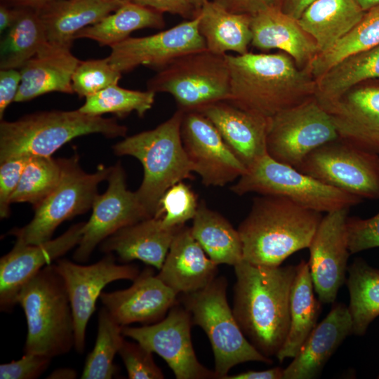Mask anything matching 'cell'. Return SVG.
Wrapping results in <instances>:
<instances>
[{
  "mask_svg": "<svg viewBox=\"0 0 379 379\" xmlns=\"http://www.w3.org/2000/svg\"><path fill=\"white\" fill-rule=\"evenodd\" d=\"M184 112L178 109L155 128L127 137L113 146L117 156H132L142 164L143 178L135 191L149 218L168 189L192 178V166L182 145L180 127Z\"/></svg>",
  "mask_w": 379,
  "mask_h": 379,
  "instance_id": "cell-4",
  "label": "cell"
},
{
  "mask_svg": "<svg viewBox=\"0 0 379 379\" xmlns=\"http://www.w3.org/2000/svg\"><path fill=\"white\" fill-rule=\"evenodd\" d=\"M316 0H276L275 6L284 13L298 20L303 11Z\"/></svg>",
  "mask_w": 379,
  "mask_h": 379,
  "instance_id": "cell-50",
  "label": "cell"
},
{
  "mask_svg": "<svg viewBox=\"0 0 379 379\" xmlns=\"http://www.w3.org/2000/svg\"><path fill=\"white\" fill-rule=\"evenodd\" d=\"M364 13L354 0H316L298 22L324 53L350 32Z\"/></svg>",
  "mask_w": 379,
  "mask_h": 379,
  "instance_id": "cell-30",
  "label": "cell"
},
{
  "mask_svg": "<svg viewBox=\"0 0 379 379\" xmlns=\"http://www.w3.org/2000/svg\"><path fill=\"white\" fill-rule=\"evenodd\" d=\"M21 81L18 69H0V119L2 120L8 106L15 102Z\"/></svg>",
  "mask_w": 379,
  "mask_h": 379,
  "instance_id": "cell-47",
  "label": "cell"
},
{
  "mask_svg": "<svg viewBox=\"0 0 379 379\" xmlns=\"http://www.w3.org/2000/svg\"><path fill=\"white\" fill-rule=\"evenodd\" d=\"M125 126L114 118L92 116L79 109L46 111L0 123V163L19 157H51L63 145L84 135L124 137Z\"/></svg>",
  "mask_w": 379,
  "mask_h": 379,
  "instance_id": "cell-5",
  "label": "cell"
},
{
  "mask_svg": "<svg viewBox=\"0 0 379 379\" xmlns=\"http://www.w3.org/2000/svg\"><path fill=\"white\" fill-rule=\"evenodd\" d=\"M107 180V190L95 197L92 214L85 222L81 241L73 255L77 262H86L95 248L119 230L149 218L135 192L127 188L120 163L111 167Z\"/></svg>",
  "mask_w": 379,
  "mask_h": 379,
  "instance_id": "cell-15",
  "label": "cell"
},
{
  "mask_svg": "<svg viewBox=\"0 0 379 379\" xmlns=\"http://www.w3.org/2000/svg\"><path fill=\"white\" fill-rule=\"evenodd\" d=\"M121 73L114 69L108 58L79 61L72 78L74 93L86 98L118 84Z\"/></svg>",
  "mask_w": 379,
  "mask_h": 379,
  "instance_id": "cell-42",
  "label": "cell"
},
{
  "mask_svg": "<svg viewBox=\"0 0 379 379\" xmlns=\"http://www.w3.org/2000/svg\"><path fill=\"white\" fill-rule=\"evenodd\" d=\"M147 90L166 93L184 112H200L230 98V72L226 55L207 49L182 55L147 81Z\"/></svg>",
  "mask_w": 379,
  "mask_h": 379,
  "instance_id": "cell-8",
  "label": "cell"
},
{
  "mask_svg": "<svg viewBox=\"0 0 379 379\" xmlns=\"http://www.w3.org/2000/svg\"><path fill=\"white\" fill-rule=\"evenodd\" d=\"M227 286L225 277H216L205 288L181 295L192 325L201 327L210 341L215 358L214 371L222 379L232 367L241 363H272L241 330L227 300Z\"/></svg>",
  "mask_w": 379,
  "mask_h": 379,
  "instance_id": "cell-7",
  "label": "cell"
},
{
  "mask_svg": "<svg viewBox=\"0 0 379 379\" xmlns=\"http://www.w3.org/2000/svg\"><path fill=\"white\" fill-rule=\"evenodd\" d=\"M130 379H162L164 375L153 359L152 352L138 342L124 340L118 353Z\"/></svg>",
  "mask_w": 379,
  "mask_h": 379,
  "instance_id": "cell-43",
  "label": "cell"
},
{
  "mask_svg": "<svg viewBox=\"0 0 379 379\" xmlns=\"http://www.w3.org/2000/svg\"><path fill=\"white\" fill-rule=\"evenodd\" d=\"M61 175L53 192L34 208L32 220L9 234L27 244H39L51 239L56 228L65 220L88 211L98 194V185L107 180L111 167L98 166L93 173L84 171L78 157L60 159Z\"/></svg>",
  "mask_w": 379,
  "mask_h": 379,
  "instance_id": "cell-10",
  "label": "cell"
},
{
  "mask_svg": "<svg viewBox=\"0 0 379 379\" xmlns=\"http://www.w3.org/2000/svg\"><path fill=\"white\" fill-rule=\"evenodd\" d=\"M25 313L27 334L25 353L51 358L67 354L74 347V322L65 281L56 265L43 267L17 296Z\"/></svg>",
  "mask_w": 379,
  "mask_h": 379,
  "instance_id": "cell-6",
  "label": "cell"
},
{
  "mask_svg": "<svg viewBox=\"0 0 379 379\" xmlns=\"http://www.w3.org/2000/svg\"><path fill=\"white\" fill-rule=\"evenodd\" d=\"M84 225V222L77 223L57 238L39 244L16 239L13 248L0 259L1 311L12 310L25 284L43 267L78 246Z\"/></svg>",
  "mask_w": 379,
  "mask_h": 379,
  "instance_id": "cell-19",
  "label": "cell"
},
{
  "mask_svg": "<svg viewBox=\"0 0 379 379\" xmlns=\"http://www.w3.org/2000/svg\"><path fill=\"white\" fill-rule=\"evenodd\" d=\"M52 358L36 353H25L18 360L0 365L1 379H35L48 368Z\"/></svg>",
  "mask_w": 379,
  "mask_h": 379,
  "instance_id": "cell-46",
  "label": "cell"
},
{
  "mask_svg": "<svg viewBox=\"0 0 379 379\" xmlns=\"http://www.w3.org/2000/svg\"><path fill=\"white\" fill-rule=\"evenodd\" d=\"M350 208L326 213L312 238L308 265L318 299L333 303L345 281L347 261L351 254L346 222Z\"/></svg>",
  "mask_w": 379,
  "mask_h": 379,
  "instance_id": "cell-18",
  "label": "cell"
},
{
  "mask_svg": "<svg viewBox=\"0 0 379 379\" xmlns=\"http://www.w3.org/2000/svg\"><path fill=\"white\" fill-rule=\"evenodd\" d=\"M100 299L121 326L133 323L154 324L164 318L176 304L177 294L146 268L128 288L102 292Z\"/></svg>",
  "mask_w": 379,
  "mask_h": 379,
  "instance_id": "cell-20",
  "label": "cell"
},
{
  "mask_svg": "<svg viewBox=\"0 0 379 379\" xmlns=\"http://www.w3.org/2000/svg\"><path fill=\"white\" fill-rule=\"evenodd\" d=\"M190 314L184 307H172L166 317L151 325L122 326L129 337L164 359L177 379L218 378L196 357L191 339Z\"/></svg>",
  "mask_w": 379,
  "mask_h": 379,
  "instance_id": "cell-13",
  "label": "cell"
},
{
  "mask_svg": "<svg viewBox=\"0 0 379 379\" xmlns=\"http://www.w3.org/2000/svg\"><path fill=\"white\" fill-rule=\"evenodd\" d=\"M217 273L218 265L194 238L191 228L184 225L176 232L157 276L178 295L205 288Z\"/></svg>",
  "mask_w": 379,
  "mask_h": 379,
  "instance_id": "cell-24",
  "label": "cell"
},
{
  "mask_svg": "<svg viewBox=\"0 0 379 379\" xmlns=\"http://www.w3.org/2000/svg\"><path fill=\"white\" fill-rule=\"evenodd\" d=\"M230 72L228 102L267 118L313 97L316 81L307 68L276 53L226 54Z\"/></svg>",
  "mask_w": 379,
  "mask_h": 379,
  "instance_id": "cell-2",
  "label": "cell"
},
{
  "mask_svg": "<svg viewBox=\"0 0 379 379\" xmlns=\"http://www.w3.org/2000/svg\"><path fill=\"white\" fill-rule=\"evenodd\" d=\"M198 29L208 51L218 55L248 52L251 15L233 13L214 1H206L199 13Z\"/></svg>",
  "mask_w": 379,
  "mask_h": 379,
  "instance_id": "cell-29",
  "label": "cell"
},
{
  "mask_svg": "<svg viewBox=\"0 0 379 379\" xmlns=\"http://www.w3.org/2000/svg\"><path fill=\"white\" fill-rule=\"evenodd\" d=\"M322 218V213L283 197L255 198L237 229L243 260L253 265L280 266L291 255L310 246Z\"/></svg>",
  "mask_w": 379,
  "mask_h": 379,
  "instance_id": "cell-3",
  "label": "cell"
},
{
  "mask_svg": "<svg viewBox=\"0 0 379 379\" xmlns=\"http://www.w3.org/2000/svg\"><path fill=\"white\" fill-rule=\"evenodd\" d=\"M378 378L379 379V375H378Z\"/></svg>",
  "mask_w": 379,
  "mask_h": 379,
  "instance_id": "cell-57",
  "label": "cell"
},
{
  "mask_svg": "<svg viewBox=\"0 0 379 379\" xmlns=\"http://www.w3.org/2000/svg\"><path fill=\"white\" fill-rule=\"evenodd\" d=\"M20 11L18 8H11L5 4L0 6V32L7 31L15 22Z\"/></svg>",
  "mask_w": 379,
  "mask_h": 379,
  "instance_id": "cell-51",
  "label": "cell"
},
{
  "mask_svg": "<svg viewBox=\"0 0 379 379\" xmlns=\"http://www.w3.org/2000/svg\"><path fill=\"white\" fill-rule=\"evenodd\" d=\"M155 93L126 89L111 85L96 93L86 98L84 104L78 109L92 116H102L111 113L124 117L132 112L142 117L154 102Z\"/></svg>",
  "mask_w": 379,
  "mask_h": 379,
  "instance_id": "cell-39",
  "label": "cell"
},
{
  "mask_svg": "<svg viewBox=\"0 0 379 379\" xmlns=\"http://www.w3.org/2000/svg\"><path fill=\"white\" fill-rule=\"evenodd\" d=\"M198 206L197 197L194 191L180 181L164 194L154 216L159 217L166 227L179 228L194 218Z\"/></svg>",
  "mask_w": 379,
  "mask_h": 379,
  "instance_id": "cell-41",
  "label": "cell"
},
{
  "mask_svg": "<svg viewBox=\"0 0 379 379\" xmlns=\"http://www.w3.org/2000/svg\"><path fill=\"white\" fill-rule=\"evenodd\" d=\"M199 112L214 124L246 170L267 154L270 118L244 110L227 101L208 105Z\"/></svg>",
  "mask_w": 379,
  "mask_h": 379,
  "instance_id": "cell-22",
  "label": "cell"
},
{
  "mask_svg": "<svg viewBox=\"0 0 379 379\" xmlns=\"http://www.w3.org/2000/svg\"><path fill=\"white\" fill-rule=\"evenodd\" d=\"M55 265L65 281L72 310L74 348L79 354H83L86 326L102 289L117 280L133 281L140 271L135 265L117 264L112 253H107L100 260L89 265H79L67 259H58Z\"/></svg>",
  "mask_w": 379,
  "mask_h": 379,
  "instance_id": "cell-14",
  "label": "cell"
},
{
  "mask_svg": "<svg viewBox=\"0 0 379 379\" xmlns=\"http://www.w3.org/2000/svg\"><path fill=\"white\" fill-rule=\"evenodd\" d=\"M230 189L240 196L255 192L283 197L305 208L326 213L350 208L363 200L280 163L268 154L248 168Z\"/></svg>",
  "mask_w": 379,
  "mask_h": 379,
  "instance_id": "cell-9",
  "label": "cell"
},
{
  "mask_svg": "<svg viewBox=\"0 0 379 379\" xmlns=\"http://www.w3.org/2000/svg\"><path fill=\"white\" fill-rule=\"evenodd\" d=\"M379 79V45L350 55L315 79L314 97L323 107L352 88Z\"/></svg>",
  "mask_w": 379,
  "mask_h": 379,
  "instance_id": "cell-32",
  "label": "cell"
},
{
  "mask_svg": "<svg viewBox=\"0 0 379 379\" xmlns=\"http://www.w3.org/2000/svg\"><path fill=\"white\" fill-rule=\"evenodd\" d=\"M346 228L351 254L379 247V213L366 219L348 216Z\"/></svg>",
  "mask_w": 379,
  "mask_h": 379,
  "instance_id": "cell-44",
  "label": "cell"
},
{
  "mask_svg": "<svg viewBox=\"0 0 379 379\" xmlns=\"http://www.w3.org/2000/svg\"><path fill=\"white\" fill-rule=\"evenodd\" d=\"M232 312L249 342L267 357L277 356L290 327V295L296 265L234 266Z\"/></svg>",
  "mask_w": 379,
  "mask_h": 379,
  "instance_id": "cell-1",
  "label": "cell"
},
{
  "mask_svg": "<svg viewBox=\"0 0 379 379\" xmlns=\"http://www.w3.org/2000/svg\"><path fill=\"white\" fill-rule=\"evenodd\" d=\"M308 262L296 265V273L290 295V327L286 340L277 354L279 362L293 358L317 324L321 302L314 295Z\"/></svg>",
  "mask_w": 379,
  "mask_h": 379,
  "instance_id": "cell-31",
  "label": "cell"
},
{
  "mask_svg": "<svg viewBox=\"0 0 379 379\" xmlns=\"http://www.w3.org/2000/svg\"><path fill=\"white\" fill-rule=\"evenodd\" d=\"M190 228L194 238L216 265L234 266L243 260L238 230L219 213L208 208L204 202L199 204Z\"/></svg>",
  "mask_w": 379,
  "mask_h": 379,
  "instance_id": "cell-33",
  "label": "cell"
},
{
  "mask_svg": "<svg viewBox=\"0 0 379 379\" xmlns=\"http://www.w3.org/2000/svg\"><path fill=\"white\" fill-rule=\"evenodd\" d=\"M111 1L119 3L121 4H124L128 3V2H133L134 0H111Z\"/></svg>",
  "mask_w": 379,
  "mask_h": 379,
  "instance_id": "cell-56",
  "label": "cell"
},
{
  "mask_svg": "<svg viewBox=\"0 0 379 379\" xmlns=\"http://www.w3.org/2000/svg\"><path fill=\"white\" fill-rule=\"evenodd\" d=\"M98 320L95 346L86 357L82 379H111L117 372L114 359L124 340L122 326L105 307L100 310Z\"/></svg>",
  "mask_w": 379,
  "mask_h": 379,
  "instance_id": "cell-38",
  "label": "cell"
},
{
  "mask_svg": "<svg viewBox=\"0 0 379 379\" xmlns=\"http://www.w3.org/2000/svg\"><path fill=\"white\" fill-rule=\"evenodd\" d=\"M251 45L267 51L279 49L290 55L296 65L306 68L319 53L314 40L297 20L272 6L251 15Z\"/></svg>",
  "mask_w": 379,
  "mask_h": 379,
  "instance_id": "cell-25",
  "label": "cell"
},
{
  "mask_svg": "<svg viewBox=\"0 0 379 379\" xmlns=\"http://www.w3.org/2000/svg\"><path fill=\"white\" fill-rule=\"evenodd\" d=\"M37 11L21 8L13 25L0 44V69L21 68L48 44Z\"/></svg>",
  "mask_w": 379,
  "mask_h": 379,
  "instance_id": "cell-36",
  "label": "cell"
},
{
  "mask_svg": "<svg viewBox=\"0 0 379 379\" xmlns=\"http://www.w3.org/2000/svg\"><path fill=\"white\" fill-rule=\"evenodd\" d=\"M199 15L157 34L128 37L111 46L107 57L119 72H128L140 65L159 70L175 59L206 49L198 29Z\"/></svg>",
  "mask_w": 379,
  "mask_h": 379,
  "instance_id": "cell-16",
  "label": "cell"
},
{
  "mask_svg": "<svg viewBox=\"0 0 379 379\" xmlns=\"http://www.w3.org/2000/svg\"><path fill=\"white\" fill-rule=\"evenodd\" d=\"M77 376V371L69 368H60L53 371L47 378L50 379H74Z\"/></svg>",
  "mask_w": 379,
  "mask_h": 379,
  "instance_id": "cell-53",
  "label": "cell"
},
{
  "mask_svg": "<svg viewBox=\"0 0 379 379\" xmlns=\"http://www.w3.org/2000/svg\"><path fill=\"white\" fill-rule=\"evenodd\" d=\"M345 281L350 293L347 307L352 334L363 336L369 325L379 316V269L361 258L347 267Z\"/></svg>",
  "mask_w": 379,
  "mask_h": 379,
  "instance_id": "cell-35",
  "label": "cell"
},
{
  "mask_svg": "<svg viewBox=\"0 0 379 379\" xmlns=\"http://www.w3.org/2000/svg\"><path fill=\"white\" fill-rule=\"evenodd\" d=\"M208 0H190L191 4L194 6V8L196 9V11L199 13L201 7L204 5V4Z\"/></svg>",
  "mask_w": 379,
  "mask_h": 379,
  "instance_id": "cell-55",
  "label": "cell"
},
{
  "mask_svg": "<svg viewBox=\"0 0 379 379\" xmlns=\"http://www.w3.org/2000/svg\"><path fill=\"white\" fill-rule=\"evenodd\" d=\"M379 45V6L364 13L359 22L331 49L318 54L306 67L317 79L345 58Z\"/></svg>",
  "mask_w": 379,
  "mask_h": 379,
  "instance_id": "cell-37",
  "label": "cell"
},
{
  "mask_svg": "<svg viewBox=\"0 0 379 379\" xmlns=\"http://www.w3.org/2000/svg\"><path fill=\"white\" fill-rule=\"evenodd\" d=\"M284 369L274 367L262 371H248L235 375H227L223 379H281Z\"/></svg>",
  "mask_w": 379,
  "mask_h": 379,
  "instance_id": "cell-49",
  "label": "cell"
},
{
  "mask_svg": "<svg viewBox=\"0 0 379 379\" xmlns=\"http://www.w3.org/2000/svg\"><path fill=\"white\" fill-rule=\"evenodd\" d=\"M338 138L331 115L313 96L270 118L267 152L298 168L313 150Z\"/></svg>",
  "mask_w": 379,
  "mask_h": 379,
  "instance_id": "cell-11",
  "label": "cell"
},
{
  "mask_svg": "<svg viewBox=\"0 0 379 379\" xmlns=\"http://www.w3.org/2000/svg\"><path fill=\"white\" fill-rule=\"evenodd\" d=\"M133 2L160 13L168 12L189 20L198 14L190 0H134Z\"/></svg>",
  "mask_w": 379,
  "mask_h": 379,
  "instance_id": "cell-48",
  "label": "cell"
},
{
  "mask_svg": "<svg viewBox=\"0 0 379 379\" xmlns=\"http://www.w3.org/2000/svg\"><path fill=\"white\" fill-rule=\"evenodd\" d=\"M60 175V159L51 157H29L11 203H29L34 209L56 187Z\"/></svg>",
  "mask_w": 379,
  "mask_h": 379,
  "instance_id": "cell-40",
  "label": "cell"
},
{
  "mask_svg": "<svg viewBox=\"0 0 379 379\" xmlns=\"http://www.w3.org/2000/svg\"><path fill=\"white\" fill-rule=\"evenodd\" d=\"M297 169L362 199H379L378 154L361 149L343 138L313 150Z\"/></svg>",
  "mask_w": 379,
  "mask_h": 379,
  "instance_id": "cell-12",
  "label": "cell"
},
{
  "mask_svg": "<svg viewBox=\"0 0 379 379\" xmlns=\"http://www.w3.org/2000/svg\"><path fill=\"white\" fill-rule=\"evenodd\" d=\"M121 5L111 0H56L37 11L48 43L71 48L77 32L97 23Z\"/></svg>",
  "mask_w": 379,
  "mask_h": 379,
  "instance_id": "cell-28",
  "label": "cell"
},
{
  "mask_svg": "<svg viewBox=\"0 0 379 379\" xmlns=\"http://www.w3.org/2000/svg\"><path fill=\"white\" fill-rule=\"evenodd\" d=\"M79 61L69 48L49 43L20 68L15 102L29 101L52 92L74 93L72 78Z\"/></svg>",
  "mask_w": 379,
  "mask_h": 379,
  "instance_id": "cell-27",
  "label": "cell"
},
{
  "mask_svg": "<svg viewBox=\"0 0 379 379\" xmlns=\"http://www.w3.org/2000/svg\"><path fill=\"white\" fill-rule=\"evenodd\" d=\"M164 25L160 12L135 2H128L97 23L77 32L74 39H89L101 46L111 47L130 37V34L138 29H161Z\"/></svg>",
  "mask_w": 379,
  "mask_h": 379,
  "instance_id": "cell-34",
  "label": "cell"
},
{
  "mask_svg": "<svg viewBox=\"0 0 379 379\" xmlns=\"http://www.w3.org/2000/svg\"><path fill=\"white\" fill-rule=\"evenodd\" d=\"M359 6L364 11H367L379 6V0H354Z\"/></svg>",
  "mask_w": 379,
  "mask_h": 379,
  "instance_id": "cell-54",
  "label": "cell"
},
{
  "mask_svg": "<svg viewBox=\"0 0 379 379\" xmlns=\"http://www.w3.org/2000/svg\"><path fill=\"white\" fill-rule=\"evenodd\" d=\"M351 334L352 324L347 307L343 303L335 304L284 369L283 378H317L343 340Z\"/></svg>",
  "mask_w": 379,
  "mask_h": 379,
  "instance_id": "cell-23",
  "label": "cell"
},
{
  "mask_svg": "<svg viewBox=\"0 0 379 379\" xmlns=\"http://www.w3.org/2000/svg\"><path fill=\"white\" fill-rule=\"evenodd\" d=\"M29 157H15L1 163L0 217L1 219L7 218L10 215L11 198L18 185Z\"/></svg>",
  "mask_w": 379,
  "mask_h": 379,
  "instance_id": "cell-45",
  "label": "cell"
},
{
  "mask_svg": "<svg viewBox=\"0 0 379 379\" xmlns=\"http://www.w3.org/2000/svg\"><path fill=\"white\" fill-rule=\"evenodd\" d=\"M324 108L340 138L379 154V85L356 86Z\"/></svg>",
  "mask_w": 379,
  "mask_h": 379,
  "instance_id": "cell-21",
  "label": "cell"
},
{
  "mask_svg": "<svg viewBox=\"0 0 379 379\" xmlns=\"http://www.w3.org/2000/svg\"><path fill=\"white\" fill-rule=\"evenodd\" d=\"M180 228L166 227L153 216L119 230L100 243V250L114 252L125 262L139 260L159 270Z\"/></svg>",
  "mask_w": 379,
  "mask_h": 379,
  "instance_id": "cell-26",
  "label": "cell"
},
{
  "mask_svg": "<svg viewBox=\"0 0 379 379\" xmlns=\"http://www.w3.org/2000/svg\"><path fill=\"white\" fill-rule=\"evenodd\" d=\"M180 134L193 172L201 177L204 185L222 187L246 171L214 124L202 113L184 112Z\"/></svg>",
  "mask_w": 379,
  "mask_h": 379,
  "instance_id": "cell-17",
  "label": "cell"
},
{
  "mask_svg": "<svg viewBox=\"0 0 379 379\" xmlns=\"http://www.w3.org/2000/svg\"><path fill=\"white\" fill-rule=\"evenodd\" d=\"M13 4L18 7L28 8L39 11L46 5L56 0H2Z\"/></svg>",
  "mask_w": 379,
  "mask_h": 379,
  "instance_id": "cell-52",
  "label": "cell"
}]
</instances>
